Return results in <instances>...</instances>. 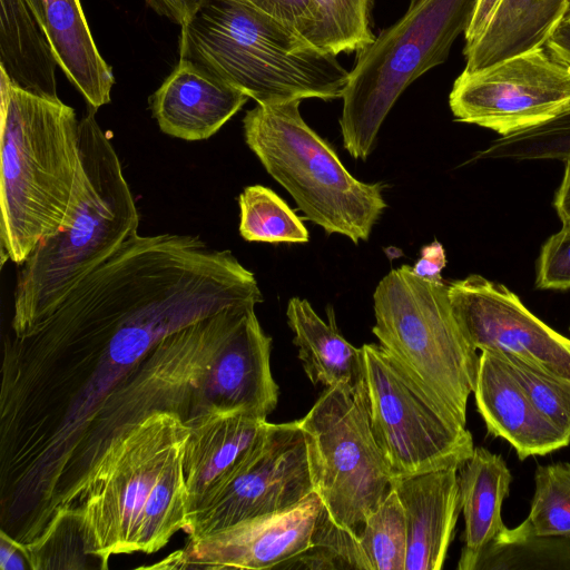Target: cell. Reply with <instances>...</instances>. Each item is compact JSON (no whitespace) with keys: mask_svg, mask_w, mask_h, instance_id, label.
<instances>
[{"mask_svg":"<svg viewBox=\"0 0 570 570\" xmlns=\"http://www.w3.org/2000/svg\"><path fill=\"white\" fill-rule=\"evenodd\" d=\"M188 433L179 415L161 411L118 428L59 500L42 535L69 528L83 553L106 569L114 556L154 553L176 532L187 533Z\"/></svg>","mask_w":570,"mask_h":570,"instance_id":"1","label":"cell"},{"mask_svg":"<svg viewBox=\"0 0 570 570\" xmlns=\"http://www.w3.org/2000/svg\"><path fill=\"white\" fill-rule=\"evenodd\" d=\"M87 105L79 120L81 168L67 218L19 265L11 330L21 335L138 233L139 214L119 157Z\"/></svg>","mask_w":570,"mask_h":570,"instance_id":"2","label":"cell"},{"mask_svg":"<svg viewBox=\"0 0 570 570\" xmlns=\"http://www.w3.org/2000/svg\"><path fill=\"white\" fill-rule=\"evenodd\" d=\"M0 148L1 265L19 266L67 218L81 168L75 109L1 71Z\"/></svg>","mask_w":570,"mask_h":570,"instance_id":"3","label":"cell"},{"mask_svg":"<svg viewBox=\"0 0 570 570\" xmlns=\"http://www.w3.org/2000/svg\"><path fill=\"white\" fill-rule=\"evenodd\" d=\"M180 27L179 58L257 104L342 98L350 71L336 56L242 0H204Z\"/></svg>","mask_w":570,"mask_h":570,"instance_id":"4","label":"cell"},{"mask_svg":"<svg viewBox=\"0 0 570 570\" xmlns=\"http://www.w3.org/2000/svg\"><path fill=\"white\" fill-rule=\"evenodd\" d=\"M256 304L225 308L163 337L149 353L153 382L166 406L186 423L212 412L266 419L278 386L271 368L272 337Z\"/></svg>","mask_w":570,"mask_h":570,"instance_id":"5","label":"cell"},{"mask_svg":"<svg viewBox=\"0 0 570 570\" xmlns=\"http://www.w3.org/2000/svg\"><path fill=\"white\" fill-rule=\"evenodd\" d=\"M301 100L257 104L243 119L245 142L293 197L305 219L354 244L367 240L386 208L384 185L356 179L302 118Z\"/></svg>","mask_w":570,"mask_h":570,"instance_id":"6","label":"cell"},{"mask_svg":"<svg viewBox=\"0 0 570 570\" xmlns=\"http://www.w3.org/2000/svg\"><path fill=\"white\" fill-rule=\"evenodd\" d=\"M380 345L462 425L474 391L479 358L452 311L449 285L392 269L373 294Z\"/></svg>","mask_w":570,"mask_h":570,"instance_id":"7","label":"cell"},{"mask_svg":"<svg viewBox=\"0 0 570 570\" xmlns=\"http://www.w3.org/2000/svg\"><path fill=\"white\" fill-rule=\"evenodd\" d=\"M476 0H410L406 12L358 50L342 99L343 146L366 160L377 132L400 95L420 76L443 63L464 33Z\"/></svg>","mask_w":570,"mask_h":570,"instance_id":"8","label":"cell"},{"mask_svg":"<svg viewBox=\"0 0 570 570\" xmlns=\"http://www.w3.org/2000/svg\"><path fill=\"white\" fill-rule=\"evenodd\" d=\"M299 424L314 492L337 524L358 534L393 479L372 432L365 380L326 387Z\"/></svg>","mask_w":570,"mask_h":570,"instance_id":"9","label":"cell"},{"mask_svg":"<svg viewBox=\"0 0 570 570\" xmlns=\"http://www.w3.org/2000/svg\"><path fill=\"white\" fill-rule=\"evenodd\" d=\"M362 347L372 432L393 478L460 469L474 450L465 425L380 344Z\"/></svg>","mask_w":570,"mask_h":570,"instance_id":"10","label":"cell"},{"mask_svg":"<svg viewBox=\"0 0 570 570\" xmlns=\"http://www.w3.org/2000/svg\"><path fill=\"white\" fill-rule=\"evenodd\" d=\"M314 492L299 420L268 423L246 458L189 513L188 538L292 509Z\"/></svg>","mask_w":570,"mask_h":570,"instance_id":"11","label":"cell"},{"mask_svg":"<svg viewBox=\"0 0 570 570\" xmlns=\"http://www.w3.org/2000/svg\"><path fill=\"white\" fill-rule=\"evenodd\" d=\"M449 105L458 121L501 137L528 130L570 108V66L546 46L455 79Z\"/></svg>","mask_w":570,"mask_h":570,"instance_id":"12","label":"cell"},{"mask_svg":"<svg viewBox=\"0 0 570 570\" xmlns=\"http://www.w3.org/2000/svg\"><path fill=\"white\" fill-rule=\"evenodd\" d=\"M449 297L475 350L514 356L570 382V340L532 314L507 286L473 274L451 283Z\"/></svg>","mask_w":570,"mask_h":570,"instance_id":"13","label":"cell"},{"mask_svg":"<svg viewBox=\"0 0 570 570\" xmlns=\"http://www.w3.org/2000/svg\"><path fill=\"white\" fill-rule=\"evenodd\" d=\"M322 504L318 494L313 492L283 512L247 519L206 535L188 538L184 548L149 568H278L309 547Z\"/></svg>","mask_w":570,"mask_h":570,"instance_id":"14","label":"cell"},{"mask_svg":"<svg viewBox=\"0 0 570 570\" xmlns=\"http://www.w3.org/2000/svg\"><path fill=\"white\" fill-rule=\"evenodd\" d=\"M248 96L198 63H178L150 96L149 107L159 129L187 141L214 136L242 107Z\"/></svg>","mask_w":570,"mask_h":570,"instance_id":"15","label":"cell"},{"mask_svg":"<svg viewBox=\"0 0 570 570\" xmlns=\"http://www.w3.org/2000/svg\"><path fill=\"white\" fill-rule=\"evenodd\" d=\"M473 392L488 432L508 441L520 460L547 455L570 444V436L537 409L495 354L481 352Z\"/></svg>","mask_w":570,"mask_h":570,"instance_id":"16","label":"cell"},{"mask_svg":"<svg viewBox=\"0 0 570 570\" xmlns=\"http://www.w3.org/2000/svg\"><path fill=\"white\" fill-rule=\"evenodd\" d=\"M458 471L448 468L392 479L407 528L405 570L442 569L461 511Z\"/></svg>","mask_w":570,"mask_h":570,"instance_id":"17","label":"cell"},{"mask_svg":"<svg viewBox=\"0 0 570 570\" xmlns=\"http://www.w3.org/2000/svg\"><path fill=\"white\" fill-rule=\"evenodd\" d=\"M184 472L189 513L252 451L264 434L266 419L244 412H212L187 422Z\"/></svg>","mask_w":570,"mask_h":570,"instance_id":"18","label":"cell"},{"mask_svg":"<svg viewBox=\"0 0 570 570\" xmlns=\"http://www.w3.org/2000/svg\"><path fill=\"white\" fill-rule=\"evenodd\" d=\"M458 474L464 517V544L458 569L479 570L507 529L501 509L509 494L512 475L501 455L481 446H474Z\"/></svg>","mask_w":570,"mask_h":570,"instance_id":"19","label":"cell"},{"mask_svg":"<svg viewBox=\"0 0 570 570\" xmlns=\"http://www.w3.org/2000/svg\"><path fill=\"white\" fill-rule=\"evenodd\" d=\"M41 4L60 69L87 105L98 109L109 104L115 77L92 38L80 0H41Z\"/></svg>","mask_w":570,"mask_h":570,"instance_id":"20","label":"cell"},{"mask_svg":"<svg viewBox=\"0 0 570 570\" xmlns=\"http://www.w3.org/2000/svg\"><path fill=\"white\" fill-rule=\"evenodd\" d=\"M570 0H502L484 32L464 47L474 71L546 45Z\"/></svg>","mask_w":570,"mask_h":570,"instance_id":"21","label":"cell"},{"mask_svg":"<svg viewBox=\"0 0 570 570\" xmlns=\"http://www.w3.org/2000/svg\"><path fill=\"white\" fill-rule=\"evenodd\" d=\"M286 316L298 358L314 385H356L365 380L363 347H355L340 334L331 307L328 323H325L308 301L293 297L288 301Z\"/></svg>","mask_w":570,"mask_h":570,"instance_id":"22","label":"cell"},{"mask_svg":"<svg viewBox=\"0 0 570 570\" xmlns=\"http://www.w3.org/2000/svg\"><path fill=\"white\" fill-rule=\"evenodd\" d=\"M58 60L45 28L24 0H0V69L14 85L57 97Z\"/></svg>","mask_w":570,"mask_h":570,"instance_id":"23","label":"cell"},{"mask_svg":"<svg viewBox=\"0 0 570 570\" xmlns=\"http://www.w3.org/2000/svg\"><path fill=\"white\" fill-rule=\"evenodd\" d=\"M373 0H309L296 30L323 52L337 56L374 42L371 29Z\"/></svg>","mask_w":570,"mask_h":570,"instance_id":"24","label":"cell"},{"mask_svg":"<svg viewBox=\"0 0 570 570\" xmlns=\"http://www.w3.org/2000/svg\"><path fill=\"white\" fill-rule=\"evenodd\" d=\"M534 484L528 518L517 528H507L495 544L530 538L570 539V463L538 465Z\"/></svg>","mask_w":570,"mask_h":570,"instance_id":"25","label":"cell"},{"mask_svg":"<svg viewBox=\"0 0 570 570\" xmlns=\"http://www.w3.org/2000/svg\"><path fill=\"white\" fill-rule=\"evenodd\" d=\"M239 234L247 242L307 243L301 217L272 189L247 186L238 197Z\"/></svg>","mask_w":570,"mask_h":570,"instance_id":"26","label":"cell"},{"mask_svg":"<svg viewBox=\"0 0 570 570\" xmlns=\"http://www.w3.org/2000/svg\"><path fill=\"white\" fill-rule=\"evenodd\" d=\"M357 537L370 570H405L407 528L393 488L366 518Z\"/></svg>","mask_w":570,"mask_h":570,"instance_id":"27","label":"cell"},{"mask_svg":"<svg viewBox=\"0 0 570 570\" xmlns=\"http://www.w3.org/2000/svg\"><path fill=\"white\" fill-rule=\"evenodd\" d=\"M278 568L370 570L357 534L337 524L323 504L313 529L309 547Z\"/></svg>","mask_w":570,"mask_h":570,"instance_id":"28","label":"cell"},{"mask_svg":"<svg viewBox=\"0 0 570 570\" xmlns=\"http://www.w3.org/2000/svg\"><path fill=\"white\" fill-rule=\"evenodd\" d=\"M478 157L564 161L570 157V108L546 124L493 140Z\"/></svg>","mask_w":570,"mask_h":570,"instance_id":"29","label":"cell"},{"mask_svg":"<svg viewBox=\"0 0 570 570\" xmlns=\"http://www.w3.org/2000/svg\"><path fill=\"white\" fill-rule=\"evenodd\" d=\"M493 354L510 370L537 409L570 436V382L514 356Z\"/></svg>","mask_w":570,"mask_h":570,"instance_id":"30","label":"cell"},{"mask_svg":"<svg viewBox=\"0 0 570 570\" xmlns=\"http://www.w3.org/2000/svg\"><path fill=\"white\" fill-rule=\"evenodd\" d=\"M525 561H561L570 568V539L530 538L497 543L479 570L513 568L517 562Z\"/></svg>","mask_w":570,"mask_h":570,"instance_id":"31","label":"cell"},{"mask_svg":"<svg viewBox=\"0 0 570 570\" xmlns=\"http://www.w3.org/2000/svg\"><path fill=\"white\" fill-rule=\"evenodd\" d=\"M537 288H570V224H562L541 247L537 266Z\"/></svg>","mask_w":570,"mask_h":570,"instance_id":"32","label":"cell"},{"mask_svg":"<svg viewBox=\"0 0 570 570\" xmlns=\"http://www.w3.org/2000/svg\"><path fill=\"white\" fill-rule=\"evenodd\" d=\"M284 24L296 29L306 13L309 0H242Z\"/></svg>","mask_w":570,"mask_h":570,"instance_id":"33","label":"cell"},{"mask_svg":"<svg viewBox=\"0 0 570 570\" xmlns=\"http://www.w3.org/2000/svg\"><path fill=\"white\" fill-rule=\"evenodd\" d=\"M446 264L441 243L433 242L421 249V257L412 267L414 274L429 281H443L441 272Z\"/></svg>","mask_w":570,"mask_h":570,"instance_id":"34","label":"cell"},{"mask_svg":"<svg viewBox=\"0 0 570 570\" xmlns=\"http://www.w3.org/2000/svg\"><path fill=\"white\" fill-rule=\"evenodd\" d=\"M159 16L183 26L195 13L204 0H145Z\"/></svg>","mask_w":570,"mask_h":570,"instance_id":"35","label":"cell"},{"mask_svg":"<svg viewBox=\"0 0 570 570\" xmlns=\"http://www.w3.org/2000/svg\"><path fill=\"white\" fill-rule=\"evenodd\" d=\"M502 0H476L469 27L464 32L465 47L484 32Z\"/></svg>","mask_w":570,"mask_h":570,"instance_id":"36","label":"cell"},{"mask_svg":"<svg viewBox=\"0 0 570 570\" xmlns=\"http://www.w3.org/2000/svg\"><path fill=\"white\" fill-rule=\"evenodd\" d=\"M544 46L556 58L570 66V6Z\"/></svg>","mask_w":570,"mask_h":570,"instance_id":"37","label":"cell"},{"mask_svg":"<svg viewBox=\"0 0 570 570\" xmlns=\"http://www.w3.org/2000/svg\"><path fill=\"white\" fill-rule=\"evenodd\" d=\"M0 569L24 570L31 569L23 547L12 538L1 532L0 535Z\"/></svg>","mask_w":570,"mask_h":570,"instance_id":"38","label":"cell"},{"mask_svg":"<svg viewBox=\"0 0 570 570\" xmlns=\"http://www.w3.org/2000/svg\"><path fill=\"white\" fill-rule=\"evenodd\" d=\"M554 208L562 224H570V157L564 160L562 181L554 196Z\"/></svg>","mask_w":570,"mask_h":570,"instance_id":"39","label":"cell"},{"mask_svg":"<svg viewBox=\"0 0 570 570\" xmlns=\"http://www.w3.org/2000/svg\"><path fill=\"white\" fill-rule=\"evenodd\" d=\"M24 1L29 6V8L32 10V12L37 17L38 21L40 22V24L45 28V14H43L41 0H24Z\"/></svg>","mask_w":570,"mask_h":570,"instance_id":"40","label":"cell"}]
</instances>
